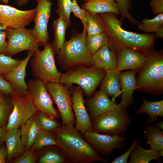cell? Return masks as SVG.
<instances>
[{
  "label": "cell",
  "instance_id": "cell-1",
  "mask_svg": "<svg viewBox=\"0 0 163 163\" xmlns=\"http://www.w3.org/2000/svg\"><path fill=\"white\" fill-rule=\"evenodd\" d=\"M99 14L107 35L109 47L116 54L121 47L132 48L145 56L156 50L155 43L157 37L155 34H141L127 31L123 28L121 21L116 14L110 13Z\"/></svg>",
  "mask_w": 163,
  "mask_h": 163
},
{
  "label": "cell",
  "instance_id": "cell-2",
  "mask_svg": "<svg viewBox=\"0 0 163 163\" xmlns=\"http://www.w3.org/2000/svg\"><path fill=\"white\" fill-rule=\"evenodd\" d=\"M72 124L65 125L51 132L59 146L70 162L74 163H91L107 161L91 146L76 130Z\"/></svg>",
  "mask_w": 163,
  "mask_h": 163
},
{
  "label": "cell",
  "instance_id": "cell-3",
  "mask_svg": "<svg viewBox=\"0 0 163 163\" xmlns=\"http://www.w3.org/2000/svg\"><path fill=\"white\" fill-rule=\"evenodd\" d=\"M87 35L85 28L80 33L76 30L72 31L69 39L65 41L56 57L62 70H67L80 65L94 66L92 56L86 46Z\"/></svg>",
  "mask_w": 163,
  "mask_h": 163
},
{
  "label": "cell",
  "instance_id": "cell-4",
  "mask_svg": "<svg viewBox=\"0 0 163 163\" xmlns=\"http://www.w3.org/2000/svg\"><path fill=\"white\" fill-rule=\"evenodd\" d=\"M146 62L136 76L135 90L152 95L163 94V51L155 50L146 56Z\"/></svg>",
  "mask_w": 163,
  "mask_h": 163
},
{
  "label": "cell",
  "instance_id": "cell-5",
  "mask_svg": "<svg viewBox=\"0 0 163 163\" xmlns=\"http://www.w3.org/2000/svg\"><path fill=\"white\" fill-rule=\"evenodd\" d=\"M106 71L94 66L83 65L75 66L62 73L59 83L69 88L76 84L90 97L95 91L106 75Z\"/></svg>",
  "mask_w": 163,
  "mask_h": 163
},
{
  "label": "cell",
  "instance_id": "cell-6",
  "mask_svg": "<svg viewBox=\"0 0 163 163\" xmlns=\"http://www.w3.org/2000/svg\"><path fill=\"white\" fill-rule=\"evenodd\" d=\"M55 52L52 43L48 42L42 50L35 51L30 59L32 75L45 83L59 82L61 75L55 63Z\"/></svg>",
  "mask_w": 163,
  "mask_h": 163
},
{
  "label": "cell",
  "instance_id": "cell-7",
  "mask_svg": "<svg viewBox=\"0 0 163 163\" xmlns=\"http://www.w3.org/2000/svg\"><path fill=\"white\" fill-rule=\"evenodd\" d=\"M126 109L119 104L115 109L91 118L92 131L111 136L125 132L131 123Z\"/></svg>",
  "mask_w": 163,
  "mask_h": 163
},
{
  "label": "cell",
  "instance_id": "cell-8",
  "mask_svg": "<svg viewBox=\"0 0 163 163\" xmlns=\"http://www.w3.org/2000/svg\"><path fill=\"white\" fill-rule=\"evenodd\" d=\"M10 96L13 108L6 126L7 131L21 127L37 111L28 90L14 91Z\"/></svg>",
  "mask_w": 163,
  "mask_h": 163
},
{
  "label": "cell",
  "instance_id": "cell-9",
  "mask_svg": "<svg viewBox=\"0 0 163 163\" xmlns=\"http://www.w3.org/2000/svg\"><path fill=\"white\" fill-rule=\"evenodd\" d=\"M7 39L5 54L12 56L24 50L33 51L39 50L37 37L32 29L25 27L16 29L8 28Z\"/></svg>",
  "mask_w": 163,
  "mask_h": 163
},
{
  "label": "cell",
  "instance_id": "cell-10",
  "mask_svg": "<svg viewBox=\"0 0 163 163\" xmlns=\"http://www.w3.org/2000/svg\"><path fill=\"white\" fill-rule=\"evenodd\" d=\"M45 84L49 94L58 107L62 126L69 124L75 125V119L72 107V96L69 88L59 82Z\"/></svg>",
  "mask_w": 163,
  "mask_h": 163
},
{
  "label": "cell",
  "instance_id": "cell-11",
  "mask_svg": "<svg viewBox=\"0 0 163 163\" xmlns=\"http://www.w3.org/2000/svg\"><path fill=\"white\" fill-rule=\"evenodd\" d=\"M27 86L37 111L43 113L52 118L61 117L53 106V100L44 82L34 78L29 81Z\"/></svg>",
  "mask_w": 163,
  "mask_h": 163
},
{
  "label": "cell",
  "instance_id": "cell-12",
  "mask_svg": "<svg viewBox=\"0 0 163 163\" xmlns=\"http://www.w3.org/2000/svg\"><path fill=\"white\" fill-rule=\"evenodd\" d=\"M84 137L100 155L109 157L115 149H123L126 136H111L93 131L86 132Z\"/></svg>",
  "mask_w": 163,
  "mask_h": 163
},
{
  "label": "cell",
  "instance_id": "cell-13",
  "mask_svg": "<svg viewBox=\"0 0 163 163\" xmlns=\"http://www.w3.org/2000/svg\"><path fill=\"white\" fill-rule=\"evenodd\" d=\"M69 88L75 119V129L83 135L86 132L92 131L91 120L85 104L82 88L78 85H73Z\"/></svg>",
  "mask_w": 163,
  "mask_h": 163
},
{
  "label": "cell",
  "instance_id": "cell-14",
  "mask_svg": "<svg viewBox=\"0 0 163 163\" xmlns=\"http://www.w3.org/2000/svg\"><path fill=\"white\" fill-rule=\"evenodd\" d=\"M37 5L33 20L34 26L32 29L37 39L39 46H44L50 37L48 30L49 20L51 16L52 3L49 0H35Z\"/></svg>",
  "mask_w": 163,
  "mask_h": 163
},
{
  "label": "cell",
  "instance_id": "cell-15",
  "mask_svg": "<svg viewBox=\"0 0 163 163\" xmlns=\"http://www.w3.org/2000/svg\"><path fill=\"white\" fill-rule=\"evenodd\" d=\"M36 12V8L23 11L7 5L0 4V23L7 28L25 27L33 21Z\"/></svg>",
  "mask_w": 163,
  "mask_h": 163
},
{
  "label": "cell",
  "instance_id": "cell-16",
  "mask_svg": "<svg viewBox=\"0 0 163 163\" xmlns=\"http://www.w3.org/2000/svg\"><path fill=\"white\" fill-rule=\"evenodd\" d=\"M117 68L119 70L129 69L137 73L144 66L146 57L140 52L131 48L121 47L118 50Z\"/></svg>",
  "mask_w": 163,
  "mask_h": 163
},
{
  "label": "cell",
  "instance_id": "cell-17",
  "mask_svg": "<svg viewBox=\"0 0 163 163\" xmlns=\"http://www.w3.org/2000/svg\"><path fill=\"white\" fill-rule=\"evenodd\" d=\"M85 104L91 118L113 110L119 105L100 90L97 91L91 98L85 100Z\"/></svg>",
  "mask_w": 163,
  "mask_h": 163
},
{
  "label": "cell",
  "instance_id": "cell-18",
  "mask_svg": "<svg viewBox=\"0 0 163 163\" xmlns=\"http://www.w3.org/2000/svg\"><path fill=\"white\" fill-rule=\"evenodd\" d=\"M34 51H28L26 57L21 60L20 64L9 73L3 75L12 84L14 91L25 92L27 91V84L25 82L26 68Z\"/></svg>",
  "mask_w": 163,
  "mask_h": 163
},
{
  "label": "cell",
  "instance_id": "cell-19",
  "mask_svg": "<svg viewBox=\"0 0 163 163\" xmlns=\"http://www.w3.org/2000/svg\"><path fill=\"white\" fill-rule=\"evenodd\" d=\"M136 71L129 70L121 72L120 83L121 90V100L120 104L127 108L131 106L133 101V95L136 86Z\"/></svg>",
  "mask_w": 163,
  "mask_h": 163
},
{
  "label": "cell",
  "instance_id": "cell-20",
  "mask_svg": "<svg viewBox=\"0 0 163 163\" xmlns=\"http://www.w3.org/2000/svg\"><path fill=\"white\" fill-rule=\"evenodd\" d=\"M106 71V75L100 84V90L112 97V100L115 102V99L122 93L120 83L121 71L117 67Z\"/></svg>",
  "mask_w": 163,
  "mask_h": 163
},
{
  "label": "cell",
  "instance_id": "cell-21",
  "mask_svg": "<svg viewBox=\"0 0 163 163\" xmlns=\"http://www.w3.org/2000/svg\"><path fill=\"white\" fill-rule=\"evenodd\" d=\"M5 142L7 152V162L19 157L25 150V147L21 139L20 129H19L7 131Z\"/></svg>",
  "mask_w": 163,
  "mask_h": 163
},
{
  "label": "cell",
  "instance_id": "cell-22",
  "mask_svg": "<svg viewBox=\"0 0 163 163\" xmlns=\"http://www.w3.org/2000/svg\"><path fill=\"white\" fill-rule=\"evenodd\" d=\"M93 66L105 71L116 68L118 55L111 50L108 44L102 47L92 56Z\"/></svg>",
  "mask_w": 163,
  "mask_h": 163
},
{
  "label": "cell",
  "instance_id": "cell-23",
  "mask_svg": "<svg viewBox=\"0 0 163 163\" xmlns=\"http://www.w3.org/2000/svg\"><path fill=\"white\" fill-rule=\"evenodd\" d=\"M82 8L94 14L104 13H110L116 14H119L115 0H89L82 5Z\"/></svg>",
  "mask_w": 163,
  "mask_h": 163
},
{
  "label": "cell",
  "instance_id": "cell-24",
  "mask_svg": "<svg viewBox=\"0 0 163 163\" xmlns=\"http://www.w3.org/2000/svg\"><path fill=\"white\" fill-rule=\"evenodd\" d=\"M142 104L135 111L137 115L146 113L149 118L146 122L148 125L154 122H156L158 117H163V100L151 102L147 101L145 97L142 98Z\"/></svg>",
  "mask_w": 163,
  "mask_h": 163
},
{
  "label": "cell",
  "instance_id": "cell-25",
  "mask_svg": "<svg viewBox=\"0 0 163 163\" xmlns=\"http://www.w3.org/2000/svg\"><path fill=\"white\" fill-rule=\"evenodd\" d=\"M161 156L159 152L150 149L146 150L139 143L134 147L129 157V163H148L155 160L161 163Z\"/></svg>",
  "mask_w": 163,
  "mask_h": 163
},
{
  "label": "cell",
  "instance_id": "cell-26",
  "mask_svg": "<svg viewBox=\"0 0 163 163\" xmlns=\"http://www.w3.org/2000/svg\"><path fill=\"white\" fill-rule=\"evenodd\" d=\"M21 137L25 150L30 149L33 145L37 135L40 129L36 122L35 114L21 127Z\"/></svg>",
  "mask_w": 163,
  "mask_h": 163
},
{
  "label": "cell",
  "instance_id": "cell-27",
  "mask_svg": "<svg viewBox=\"0 0 163 163\" xmlns=\"http://www.w3.org/2000/svg\"><path fill=\"white\" fill-rule=\"evenodd\" d=\"M143 133L146 139V143L150 149L159 152L163 156V131L158 127L154 126L145 128Z\"/></svg>",
  "mask_w": 163,
  "mask_h": 163
},
{
  "label": "cell",
  "instance_id": "cell-28",
  "mask_svg": "<svg viewBox=\"0 0 163 163\" xmlns=\"http://www.w3.org/2000/svg\"><path fill=\"white\" fill-rule=\"evenodd\" d=\"M52 26L54 39L52 43L55 54H57L66 41V31L69 24L62 19L59 17L54 20Z\"/></svg>",
  "mask_w": 163,
  "mask_h": 163
},
{
  "label": "cell",
  "instance_id": "cell-29",
  "mask_svg": "<svg viewBox=\"0 0 163 163\" xmlns=\"http://www.w3.org/2000/svg\"><path fill=\"white\" fill-rule=\"evenodd\" d=\"M85 14L87 35H97L105 31L104 24L99 14L91 13L85 10Z\"/></svg>",
  "mask_w": 163,
  "mask_h": 163
},
{
  "label": "cell",
  "instance_id": "cell-30",
  "mask_svg": "<svg viewBox=\"0 0 163 163\" xmlns=\"http://www.w3.org/2000/svg\"><path fill=\"white\" fill-rule=\"evenodd\" d=\"M50 145L58 146L53 134L50 132L40 129L30 149L35 150Z\"/></svg>",
  "mask_w": 163,
  "mask_h": 163
},
{
  "label": "cell",
  "instance_id": "cell-31",
  "mask_svg": "<svg viewBox=\"0 0 163 163\" xmlns=\"http://www.w3.org/2000/svg\"><path fill=\"white\" fill-rule=\"evenodd\" d=\"M86 42L88 50L92 56L100 49L108 44V39L104 31L97 35H87Z\"/></svg>",
  "mask_w": 163,
  "mask_h": 163
},
{
  "label": "cell",
  "instance_id": "cell-32",
  "mask_svg": "<svg viewBox=\"0 0 163 163\" xmlns=\"http://www.w3.org/2000/svg\"><path fill=\"white\" fill-rule=\"evenodd\" d=\"M35 116L40 129L51 132L61 126L60 123L56 119L52 118L43 113L37 111Z\"/></svg>",
  "mask_w": 163,
  "mask_h": 163
},
{
  "label": "cell",
  "instance_id": "cell-33",
  "mask_svg": "<svg viewBox=\"0 0 163 163\" xmlns=\"http://www.w3.org/2000/svg\"><path fill=\"white\" fill-rule=\"evenodd\" d=\"M137 25L138 29L144 32H155L163 25V14H159L152 19L144 18Z\"/></svg>",
  "mask_w": 163,
  "mask_h": 163
},
{
  "label": "cell",
  "instance_id": "cell-34",
  "mask_svg": "<svg viewBox=\"0 0 163 163\" xmlns=\"http://www.w3.org/2000/svg\"><path fill=\"white\" fill-rule=\"evenodd\" d=\"M70 162L61 149L59 151L52 150L46 151L39 161L40 163H66Z\"/></svg>",
  "mask_w": 163,
  "mask_h": 163
},
{
  "label": "cell",
  "instance_id": "cell-35",
  "mask_svg": "<svg viewBox=\"0 0 163 163\" xmlns=\"http://www.w3.org/2000/svg\"><path fill=\"white\" fill-rule=\"evenodd\" d=\"M21 60L14 59L4 54H0V75L8 74L20 64Z\"/></svg>",
  "mask_w": 163,
  "mask_h": 163
},
{
  "label": "cell",
  "instance_id": "cell-36",
  "mask_svg": "<svg viewBox=\"0 0 163 163\" xmlns=\"http://www.w3.org/2000/svg\"><path fill=\"white\" fill-rule=\"evenodd\" d=\"M57 8L56 13L59 17L71 25L70 14L72 12L71 0H56Z\"/></svg>",
  "mask_w": 163,
  "mask_h": 163
},
{
  "label": "cell",
  "instance_id": "cell-37",
  "mask_svg": "<svg viewBox=\"0 0 163 163\" xmlns=\"http://www.w3.org/2000/svg\"><path fill=\"white\" fill-rule=\"evenodd\" d=\"M13 108L10 96H8L4 102L0 104V127H6Z\"/></svg>",
  "mask_w": 163,
  "mask_h": 163
},
{
  "label": "cell",
  "instance_id": "cell-38",
  "mask_svg": "<svg viewBox=\"0 0 163 163\" xmlns=\"http://www.w3.org/2000/svg\"><path fill=\"white\" fill-rule=\"evenodd\" d=\"M117 3L119 14L121 15L120 20L123 21L126 18L133 25H138L140 22L134 19L129 12L130 4L128 0H115Z\"/></svg>",
  "mask_w": 163,
  "mask_h": 163
},
{
  "label": "cell",
  "instance_id": "cell-39",
  "mask_svg": "<svg viewBox=\"0 0 163 163\" xmlns=\"http://www.w3.org/2000/svg\"><path fill=\"white\" fill-rule=\"evenodd\" d=\"M37 158V155L35 150L30 149L26 150L19 157L13 161L14 163H35Z\"/></svg>",
  "mask_w": 163,
  "mask_h": 163
},
{
  "label": "cell",
  "instance_id": "cell-40",
  "mask_svg": "<svg viewBox=\"0 0 163 163\" xmlns=\"http://www.w3.org/2000/svg\"><path fill=\"white\" fill-rule=\"evenodd\" d=\"M72 12L74 16L79 19L83 26V28L87 29V25L85 14V10L81 8L78 5L77 0H71Z\"/></svg>",
  "mask_w": 163,
  "mask_h": 163
},
{
  "label": "cell",
  "instance_id": "cell-41",
  "mask_svg": "<svg viewBox=\"0 0 163 163\" xmlns=\"http://www.w3.org/2000/svg\"><path fill=\"white\" fill-rule=\"evenodd\" d=\"M139 143L137 138L135 139L131 144V146L127 151L123 154L117 157H115L114 160L111 163H127L128 159L132 152L134 147Z\"/></svg>",
  "mask_w": 163,
  "mask_h": 163
},
{
  "label": "cell",
  "instance_id": "cell-42",
  "mask_svg": "<svg viewBox=\"0 0 163 163\" xmlns=\"http://www.w3.org/2000/svg\"><path fill=\"white\" fill-rule=\"evenodd\" d=\"M0 91L7 96H9L14 91L11 84L0 75Z\"/></svg>",
  "mask_w": 163,
  "mask_h": 163
},
{
  "label": "cell",
  "instance_id": "cell-43",
  "mask_svg": "<svg viewBox=\"0 0 163 163\" xmlns=\"http://www.w3.org/2000/svg\"><path fill=\"white\" fill-rule=\"evenodd\" d=\"M7 27L0 23V54H5L7 41L6 40Z\"/></svg>",
  "mask_w": 163,
  "mask_h": 163
},
{
  "label": "cell",
  "instance_id": "cell-44",
  "mask_svg": "<svg viewBox=\"0 0 163 163\" xmlns=\"http://www.w3.org/2000/svg\"><path fill=\"white\" fill-rule=\"evenodd\" d=\"M149 5L154 15L163 13V0H151Z\"/></svg>",
  "mask_w": 163,
  "mask_h": 163
},
{
  "label": "cell",
  "instance_id": "cell-45",
  "mask_svg": "<svg viewBox=\"0 0 163 163\" xmlns=\"http://www.w3.org/2000/svg\"><path fill=\"white\" fill-rule=\"evenodd\" d=\"M7 157V150L4 145H0V163H5L6 162Z\"/></svg>",
  "mask_w": 163,
  "mask_h": 163
},
{
  "label": "cell",
  "instance_id": "cell-46",
  "mask_svg": "<svg viewBox=\"0 0 163 163\" xmlns=\"http://www.w3.org/2000/svg\"><path fill=\"white\" fill-rule=\"evenodd\" d=\"M7 131L5 127H0V145L5 142Z\"/></svg>",
  "mask_w": 163,
  "mask_h": 163
},
{
  "label": "cell",
  "instance_id": "cell-47",
  "mask_svg": "<svg viewBox=\"0 0 163 163\" xmlns=\"http://www.w3.org/2000/svg\"><path fill=\"white\" fill-rule=\"evenodd\" d=\"M155 34L157 38L163 39V25L159 27L155 32Z\"/></svg>",
  "mask_w": 163,
  "mask_h": 163
},
{
  "label": "cell",
  "instance_id": "cell-48",
  "mask_svg": "<svg viewBox=\"0 0 163 163\" xmlns=\"http://www.w3.org/2000/svg\"><path fill=\"white\" fill-rule=\"evenodd\" d=\"M29 0H15L16 5L19 7H22L26 5Z\"/></svg>",
  "mask_w": 163,
  "mask_h": 163
},
{
  "label": "cell",
  "instance_id": "cell-49",
  "mask_svg": "<svg viewBox=\"0 0 163 163\" xmlns=\"http://www.w3.org/2000/svg\"><path fill=\"white\" fill-rule=\"evenodd\" d=\"M8 96L0 91V104L4 102Z\"/></svg>",
  "mask_w": 163,
  "mask_h": 163
},
{
  "label": "cell",
  "instance_id": "cell-50",
  "mask_svg": "<svg viewBox=\"0 0 163 163\" xmlns=\"http://www.w3.org/2000/svg\"><path fill=\"white\" fill-rule=\"evenodd\" d=\"M155 126L161 128L162 130H163V122H161L159 123L155 124Z\"/></svg>",
  "mask_w": 163,
  "mask_h": 163
},
{
  "label": "cell",
  "instance_id": "cell-51",
  "mask_svg": "<svg viewBox=\"0 0 163 163\" xmlns=\"http://www.w3.org/2000/svg\"><path fill=\"white\" fill-rule=\"evenodd\" d=\"M9 0H0V2L2 4L7 5Z\"/></svg>",
  "mask_w": 163,
  "mask_h": 163
},
{
  "label": "cell",
  "instance_id": "cell-52",
  "mask_svg": "<svg viewBox=\"0 0 163 163\" xmlns=\"http://www.w3.org/2000/svg\"><path fill=\"white\" fill-rule=\"evenodd\" d=\"M80 1L84 2H86L88 1H89V0H80Z\"/></svg>",
  "mask_w": 163,
  "mask_h": 163
},
{
  "label": "cell",
  "instance_id": "cell-53",
  "mask_svg": "<svg viewBox=\"0 0 163 163\" xmlns=\"http://www.w3.org/2000/svg\"><path fill=\"white\" fill-rule=\"evenodd\" d=\"M49 0L50 1H51V0Z\"/></svg>",
  "mask_w": 163,
  "mask_h": 163
}]
</instances>
